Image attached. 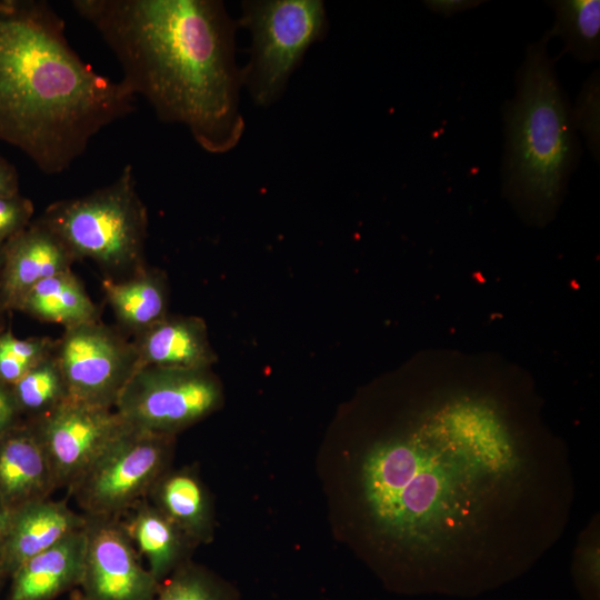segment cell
I'll return each instance as SVG.
<instances>
[{"label": "cell", "instance_id": "1", "mask_svg": "<svg viewBox=\"0 0 600 600\" xmlns=\"http://www.w3.org/2000/svg\"><path fill=\"white\" fill-rule=\"evenodd\" d=\"M354 481L368 542L424 594L473 597L522 576L574 500L532 383L470 367L424 368L400 424L359 449Z\"/></svg>", "mask_w": 600, "mask_h": 600}, {"label": "cell", "instance_id": "2", "mask_svg": "<svg viewBox=\"0 0 600 600\" xmlns=\"http://www.w3.org/2000/svg\"><path fill=\"white\" fill-rule=\"evenodd\" d=\"M122 69L121 82L157 117L184 126L204 151L234 149L244 132L237 21L219 0H74Z\"/></svg>", "mask_w": 600, "mask_h": 600}, {"label": "cell", "instance_id": "3", "mask_svg": "<svg viewBox=\"0 0 600 600\" xmlns=\"http://www.w3.org/2000/svg\"><path fill=\"white\" fill-rule=\"evenodd\" d=\"M133 102L121 80L96 72L73 50L47 1L0 0V142L58 174Z\"/></svg>", "mask_w": 600, "mask_h": 600}, {"label": "cell", "instance_id": "4", "mask_svg": "<svg viewBox=\"0 0 600 600\" xmlns=\"http://www.w3.org/2000/svg\"><path fill=\"white\" fill-rule=\"evenodd\" d=\"M547 34L528 47L517 92L503 110V188L516 208L543 223L556 211L579 160L572 110L547 53Z\"/></svg>", "mask_w": 600, "mask_h": 600}, {"label": "cell", "instance_id": "5", "mask_svg": "<svg viewBox=\"0 0 600 600\" xmlns=\"http://www.w3.org/2000/svg\"><path fill=\"white\" fill-rule=\"evenodd\" d=\"M127 164L110 184L86 196L51 203L39 217L77 260L89 259L109 279H122L146 267L148 212Z\"/></svg>", "mask_w": 600, "mask_h": 600}, {"label": "cell", "instance_id": "6", "mask_svg": "<svg viewBox=\"0 0 600 600\" xmlns=\"http://www.w3.org/2000/svg\"><path fill=\"white\" fill-rule=\"evenodd\" d=\"M237 24L251 38L250 58L241 68L242 87L254 104L270 107L283 96L309 48L328 32L321 0H246Z\"/></svg>", "mask_w": 600, "mask_h": 600}, {"label": "cell", "instance_id": "7", "mask_svg": "<svg viewBox=\"0 0 600 600\" xmlns=\"http://www.w3.org/2000/svg\"><path fill=\"white\" fill-rule=\"evenodd\" d=\"M176 436L124 423L86 471L69 487L86 517L120 519L148 498L168 470Z\"/></svg>", "mask_w": 600, "mask_h": 600}, {"label": "cell", "instance_id": "8", "mask_svg": "<svg viewBox=\"0 0 600 600\" xmlns=\"http://www.w3.org/2000/svg\"><path fill=\"white\" fill-rule=\"evenodd\" d=\"M223 401L220 380L211 369L138 368L114 411L128 426L176 436L218 410Z\"/></svg>", "mask_w": 600, "mask_h": 600}, {"label": "cell", "instance_id": "9", "mask_svg": "<svg viewBox=\"0 0 600 600\" xmlns=\"http://www.w3.org/2000/svg\"><path fill=\"white\" fill-rule=\"evenodd\" d=\"M54 353L68 398L91 406L113 409L137 370L132 340L99 319L64 328Z\"/></svg>", "mask_w": 600, "mask_h": 600}, {"label": "cell", "instance_id": "10", "mask_svg": "<svg viewBox=\"0 0 600 600\" xmlns=\"http://www.w3.org/2000/svg\"><path fill=\"white\" fill-rule=\"evenodd\" d=\"M27 422L47 452L58 487L67 488L124 426L114 409L69 398L50 412Z\"/></svg>", "mask_w": 600, "mask_h": 600}, {"label": "cell", "instance_id": "11", "mask_svg": "<svg viewBox=\"0 0 600 600\" xmlns=\"http://www.w3.org/2000/svg\"><path fill=\"white\" fill-rule=\"evenodd\" d=\"M80 580L90 600H153L160 583L143 568L120 519L87 517Z\"/></svg>", "mask_w": 600, "mask_h": 600}, {"label": "cell", "instance_id": "12", "mask_svg": "<svg viewBox=\"0 0 600 600\" xmlns=\"http://www.w3.org/2000/svg\"><path fill=\"white\" fill-rule=\"evenodd\" d=\"M77 259L40 218L4 243L0 311H13L19 299L38 282L72 270Z\"/></svg>", "mask_w": 600, "mask_h": 600}, {"label": "cell", "instance_id": "13", "mask_svg": "<svg viewBox=\"0 0 600 600\" xmlns=\"http://www.w3.org/2000/svg\"><path fill=\"white\" fill-rule=\"evenodd\" d=\"M87 517L63 501L33 500L11 509L0 552V572L10 576L26 561L86 527Z\"/></svg>", "mask_w": 600, "mask_h": 600}, {"label": "cell", "instance_id": "14", "mask_svg": "<svg viewBox=\"0 0 600 600\" xmlns=\"http://www.w3.org/2000/svg\"><path fill=\"white\" fill-rule=\"evenodd\" d=\"M137 369L163 367L211 369L218 357L211 346L204 320L196 316L167 314L133 336Z\"/></svg>", "mask_w": 600, "mask_h": 600}, {"label": "cell", "instance_id": "15", "mask_svg": "<svg viewBox=\"0 0 600 600\" xmlns=\"http://www.w3.org/2000/svg\"><path fill=\"white\" fill-rule=\"evenodd\" d=\"M58 488L47 452L33 428L19 421L0 438V496L11 508L47 499Z\"/></svg>", "mask_w": 600, "mask_h": 600}, {"label": "cell", "instance_id": "16", "mask_svg": "<svg viewBox=\"0 0 600 600\" xmlns=\"http://www.w3.org/2000/svg\"><path fill=\"white\" fill-rule=\"evenodd\" d=\"M84 528L21 564L11 574L9 600H52L79 586L86 550Z\"/></svg>", "mask_w": 600, "mask_h": 600}, {"label": "cell", "instance_id": "17", "mask_svg": "<svg viewBox=\"0 0 600 600\" xmlns=\"http://www.w3.org/2000/svg\"><path fill=\"white\" fill-rule=\"evenodd\" d=\"M149 501L193 544L213 537V512L207 489L191 469L167 470L149 492Z\"/></svg>", "mask_w": 600, "mask_h": 600}, {"label": "cell", "instance_id": "18", "mask_svg": "<svg viewBox=\"0 0 600 600\" xmlns=\"http://www.w3.org/2000/svg\"><path fill=\"white\" fill-rule=\"evenodd\" d=\"M102 290L119 324L133 336L168 314V282L157 269L144 267L127 278H104Z\"/></svg>", "mask_w": 600, "mask_h": 600}, {"label": "cell", "instance_id": "19", "mask_svg": "<svg viewBox=\"0 0 600 600\" xmlns=\"http://www.w3.org/2000/svg\"><path fill=\"white\" fill-rule=\"evenodd\" d=\"M120 521L134 548L147 559L148 570L159 583L180 567L186 551L192 546L148 499L136 504Z\"/></svg>", "mask_w": 600, "mask_h": 600}, {"label": "cell", "instance_id": "20", "mask_svg": "<svg viewBox=\"0 0 600 600\" xmlns=\"http://www.w3.org/2000/svg\"><path fill=\"white\" fill-rule=\"evenodd\" d=\"M13 311L64 328L99 319L97 306L72 270L31 287L16 303Z\"/></svg>", "mask_w": 600, "mask_h": 600}, {"label": "cell", "instance_id": "21", "mask_svg": "<svg viewBox=\"0 0 600 600\" xmlns=\"http://www.w3.org/2000/svg\"><path fill=\"white\" fill-rule=\"evenodd\" d=\"M556 12L553 27L547 37L559 36L569 51L582 62L600 56V1L557 0L548 2Z\"/></svg>", "mask_w": 600, "mask_h": 600}, {"label": "cell", "instance_id": "22", "mask_svg": "<svg viewBox=\"0 0 600 600\" xmlns=\"http://www.w3.org/2000/svg\"><path fill=\"white\" fill-rule=\"evenodd\" d=\"M20 418H39L68 399L67 383L54 348L10 387Z\"/></svg>", "mask_w": 600, "mask_h": 600}, {"label": "cell", "instance_id": "23", "mask_svg": "<svg viewBox=\"0 0 600 600\" xmlns=\"http://www.w3.org/2000/svg\"><path fill=\"white\" fill-rule=\"evenodd\" d=\"M46 337L17 338L10 329L0 331V382L11 387L54 348Z\"/></svg>", "mask_w": 600, "mask_h": 600}, {"label": "cell", "instance_id": "24", "mask_svg": "<svg viewBox=\"0 0 600 600\" xmlns=\"http://www.w3.org/2000/svg\"><path fill=\"white\" fill-rule=\"evenodd\" d=\"M572 571L582 600H599L598 516L592 519L577 540Z\"/></svg>", "mask_w": 600, "mask_h": 600}, {"label": "cell", "instance_id": "25", "mask_svg": "<svg viewBox=\"0 0 600 600\" xmlns=\"http://www.w3.org/2000/svg\"><path fill=\"white\" fill-rule=\"evenodd\" d=\"M153 600H222L220 591L200 569L180 566Z\"/></svg>", "mask_w": 600, "mask_h": 600}, {"label": "cell", "instance_id": "26", "mask_svg": "<svg viewBox=\"0 0 600 600\" xmlns=\"http://www.w3.org/2000/svg\"><path fill=\"white\" fill-rule=\"evenodd\" d=\"M600 86L598 72L593 73L583 84L572 119L576 129H580L584 134L590 152L597 160L599 159V103Z\"/></svg>", "mask_w": 600, "mask_h": 600}, {"label": "cell", "instance_id": "27", "mask_svg": "<svg viewBox=\"0 0 600 600\" xmlns=\"http://www.w3.org/2000/svg\"><path fill=\"white\" fill-rule=\"evenodd\" d=\"M34 207L20 193L0 197V243H6L33 220Z\"/></svg>", "mask_w": 600, "mask_h": 600}, {"label": "cell", "instance_id": "28", "mask_svg": "<svg viewBox=\"0 0 600 600\" xmlns=\"http://www.w3.org/2000/svg\"><path fill=\"white\" fill-rule=\"evenodd\" d=\"M20 421L11 388L0 382V438Z\"/></svg>", "mask_w": 600, "mask_h": 600}, {"label": "cell", "instance_id": "29", "mask_svg": "<svg viewBox=\"0 0 600 600\" xmlns=\"http://www.w3.org/2000/svg\"><path fill=\"white\" fill-rule=\"evenodd\" d=\"M482 1L479 0H428L424 1L426 7L439 14L451 16L458 12L466 11L479 6Z\"/></svg>", "mask_w": 600, "mask_h": 600}, {"label": "cell", "instance_id": "30", "mask_svg": "<svg viewBox=\"0 0 600 600\" xmlns=\"http://www.w3.org/2000/svg\"><path fill=\"white\" fill-rule=\"evenodd\" d=\"M18 193H20L18 171L12 163L0 157V197Z\"/></svg>", "mask_w": 600, "mask_h": 600}, {"label": "cell", "instance_id": "31", "mask_svg": "<svg viewBox=\"0 0 600 600\" xmlns=\"http://www.w3.org/2000/svg\"><path fill=\"white\" fill-rule=\"evenodd\" d=\"M10 516H11V508L6 503V501L0 496V552H1L4 538L7 534Z\"/></svg>", "mask_w": 600, "mask_h": 600}, {"label": "cell", "instance_id": "32", "mask_svg": "<svg viewBox=\"0 0 600 600\" xmlns=\"http://www.w3.org/2000/svg\"><path fill=\"white\" fill-rule=\"evenodd\" d=\"M3 262H4V243H0V288H1V280H2Z\"/></svg>", "mask_w": 600, "mask_h": 600}, {"label": "cell", "instance_id": "33", "mask_svg": "<svg viewBox=\"0 0 600 600\" xmlns=\"http://www.w3.org/2000/svg\"><path fill=\"white\" fill-rule=\"evenodd\" d=\"M73 600H90L82 593H77V596L73 598Z\"/></svg>", "mask_w": 600, "mask_h": 600}, {"label": "cell", "instance_id": "34", "mask_svg": "<svg viewBox=\"0 0 600 600\" xmlns=\"http://www.w3.org/2000/svg\"><path fill=\"white\" fill-rule=\"evenodd\" d=\"M2 314L3 313L0 312V331H2L4 329V322L2 320Z\"/></svg>", "mask_w": 600, "mask_h": 600}, {"label": "cell", "instance_id": "35", "mask_svg": "<svg viewBox=\"0 0 600 600\" xmlns=\"http://www.w3.org/2000/svg\"><path fill=\"white\" fill-rule=\"evenodd\" d=\"M1 578H2V574H1V572H0V580H1Z\"/></svg>", "mask_w": 600, "mask_h": 600}]
</instances>
